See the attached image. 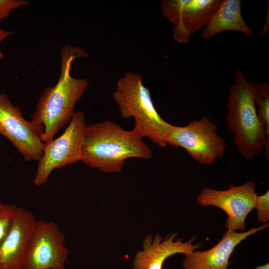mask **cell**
<instances>
[{
  "label": "cell",
  "mask_w": 269,
  "mask_h": 269,
  "mask_svg": "<svg viewBox=\"0 0 269 269\" xmlns=\"http://www.w3.org/2000/svg\"><path fill=\"white\" fill-rule=\"evenodd\" d=\"M60 56L59 78L54 86L47 87L42 92L31 120L41 132L43 143L52 140L70 121L77 102L89 86L87 78H75L71 75L74 60L88 57L87 52L80 47L66 45L63 47Z\"/></svg>",
  "instance_id": "cell-1"
},
{
  "label": "cell",
  "mask_w": 269,
  "mask_h": 269,
  "mask_svg": "<svg viewBox=\"0 0 269 269\" xmlns=\"http://www.w3.org/2000/svg\"><path fill=\"white\" fill-rule=\"evenodd\" d=\"M152 156L151 149L133 130L108 120L87 126L81 161L91 168L120 172L127 159Z\"/></svg>",
  "instance_id": "cell-2"
},
{
  "label": "cell",
  "mask_w": 269,
  "mask_h": 269,
  "mask_svg": "<svg viewBox=\"0 0 269 269\" xmlns=\"http://www.w3.org/2000/svg\"><path fill=\"white\" fill-rule=\"evenodd\" d=\"M255 98L253 82H248L237 68L227 97L226 119L236 147L248 161L260 155L263 148L266 159L269 157V133L258 116Z\"/></svg>",
  "instance_id": "cell-3"
},
{
  "label": "cell",
  "mask_w": 269,
  "mask_h": 269,
  "mask_svg": "<svg viewBox=\"0 0 269 269\" xmlns=\"http://www.w3.org/2000/svg\"><path fill=\"white\" fill-rule=\"evenodd\" d=\"M113 99L123 118L134 119L132 130L137 134L148 138L161 147L167 146L164 135L169 123L157 112L140 74L126 73L117 81Z\"/></svg>",
  "instance_id": "cell-4"
},
{
  "label": "cell",
  "mask_w": 269,
  "mask_h": 269,
  "mask_svg": "<svg viewBox=\"0 0 269 269\" xmlns=\"http://www.w3.org/2000/svg\"><path fill=\"white\" fill-rule=\"evenodd\" d=\"M217 130L215 123L203 116L184 126L169 124L164 138L167 144L185 149L199 163L210 165L224 156L226 147Z\"/></svg>",
  "instance_id": "cell-5"
},
{
  "label": "cell",
  "mask_w": 269,
  "mask_h": 269,
  "mask_svg": "<svg viewBox=\"0 0 269 269\" xmlns=\"http://www.w3.org/2000/svg\"><path fill=\"white\" fill-rule=\"evenodd\" d=\"M87 126L84 112H75L62 134L44 143L33 179L35 185L45 184L53 170L81 160Z\"/></svg>",
  "instance_id": "cell-6"
},
{
  "label": "cell",
  "mask_w": 269,
  "mask_h": 269,
  "mask_svg": "<svg viewBox=\"0 0 269 269\" xmlns=\"http://www.w3.org/2000/svg\"><path fill=\"white\" fill-rule=\"evenodd\" d=\"M65 238L52 221H36L31 234L23 269H65L69 250Z\"/></svg>",
  "instance_id": "cell-7"
},
{
  "label": "cell",
  "mask_w": 269,
  "mask_h": 269,
  "mask_svg": "<svg viewBox=\"0 0 269 269\" xmlns=\"http://www.w3.org/2000/svg\"><path fill=\"white\" fill-rule=\"evenodd\" d=\"M0 135L8 139L25 161L41 159L44 145L41 132L4 93H0Z\"/></svg>",
  "instance_id": "cell-8"
},
{
  "label": "cell",
  "mask_w": 269,
  "mask_h": 269,
  "mask_svg": "<svg viewBox=\"0 0 269 269\" xmlns=\"http://www.w3.org/2000/svg\"><path fill=\"white\" fill-rule=\"evenodd\" d=\"M254 182L247 181L236 186L230 184L225 190L204 187L196 197L202 207L214 206L224 211L227 215L225 227L228 230H245V220L254 209L258 196Z\"/></svg>",
  "instance_id": "cell-9"
},
{
  "label": "cell",
  "mask_w": 269,
  "mask_h": 269,
  "mask_svg": "<svg viewBox=\"0 0 269 269\" xmlns=\"http://www.w3.org/2000/svg\"><path fill=\"white\" fill-rule=\"evenodd\" d=\"M36 221L31 211L17 207L8 232L0 245V269H23Z\"/></svg>",
  "instance_id": "cell-10"
},
{
  "label": "cell",
  "mask_w": 269,
  "mask_h": 269,
  "mask_svg": "<svg viewBox=\"0 0 269 269\" xmlns=\"http://www.w3.org/2000/svg\"><path fill=\"white\" fill-rule=\"evenodd\" d=\"M178 233L174 232L162 238L160 234L154 237L147 235L142 243L143 249L135 254L133 263V269H162L164 261L176 254L184 255L201 248L200 243L193 244L196 237L193 236L187 242L174 240Z\"/></svg>",
  "instance_id": "cell-11"
},
{
  "label": "cell",
  "mask_w": 269,
  "mask_h": 269,
  "mask_svg": "<svg viewBox=\"0 0 269 269\" xmlns=\"http://www.w3.org/2000/svg\"><path fill=\"white\" fill-rule=\"evenodd\" d=\"M269 223L242 233L227 230L220 241L204 251L185 255L183 269H228L229 259L237 246L249 236L269 227Z\"/></svg>",
  "instance_id": "cell-12"
},
{
  "label": "cell",
  "mask_w": 269,
  "mask_h": 269,
  "mask_svg": "<svg viewBox=\"0 0 269 269\" xmlns=\"http://www.w3.org/2000/svg\"><path fill=\"white\" fill-rule=\"evenodd\" d=\"M220 2V0H189L172 29L173 39L179 43L188 42L195 32L207 24Z\"/></svg>",
  "instance_id": "cell-13"
},
{
  "label": "cell",
  "mask_w": 269,
  "mask_h": 269,
  "mask_svg": "<svg viewBox=\"0 0 269 269\" xmlns=\"http://www.w3.org/2000/svg\"><path fill=\"white\" fill-rule=\"evenodd\" d=\"M241 1L224 0L221 2L201 32V37L207 40L226 31H237L252 38L253 30L245 23L241 14Z\"/></svg>",
  "instance_id": "cell-14"
},
{
  "label": "cell",
  "mask_w": 269,
  "mask_h": 269,
  "mask_svg": "<svg viewBox=\"0 0 269 269\" xmlns=\"http://www.w3.org/2000/svg\"><path fill=\"white\" fill-rule=\"evenodd\" d=\"M255 90V104L258 106L257 114L261 121L269 133V86L267 83L253 82Z\"/></svg>",
  "instance_id": "cell-15"
},
{
  "label": "cell",
  "mask_w": 269,
  "mask_h": 269,
  "mask_svg": "<svg viewBox=\"0 0 269 269\" xmlns=\"http://www.w3.org/2000/svg\"><path fill=\"white\" fill-rule=\"evenodd\" d=\"M17 206L0 201V245L7 235Z\"/></svg>",
  "instance_id": "cell-16"
},
{
  "label": "cell",
  "mask_w": 269,
  "mask_h": 269,
  "mask_svg": "<svg viewBox=\"0 0 269 269\" xmlns=\"http://www.w3.org/2000/svg\"><path fill=\"white\" fill-rule=\"evenodd\" d=\"M257 209V216L259 222L264 224L269 220V191L257 196L254 206Z\"/></svg>",
  "instance_id": "cell-17"
},
{
  "label": "cell",
  "mask_w": 269,
  "mask_h": 269,
  "mask_svg": "<svg viewBox=\"0 0 269 269\" xmlns=\"http://www.w3.org/2000/svg\"><path fill=\"white\" fill-rule=\"evenodd\" d=\"M29 4L26 0H0V21L6 18L12 10Z\"/></svg>",
  "instance_id": "cell-18"
},
{
  "label": "cell",
  "mask_w": 269,
  "mask_h": 269,
  "mask_svg": "<svg viewBox=\"0 0 269 269\" xmlns=\"http://www.w3.org/2000/svg\"><path fill=\"white\" fill-rule=\"evenodd\" d=\"M12 32L11 31H8L5 29L0 28V59H2L3 58V53L1 50L0 45L3 41H4L7 37L11 35Z\"/></svg>",
  "instance_id": "cell-19"
},
{
  "label": "cell",
  "mask_w": 269,
  "mask_h": 269,
  "mask_svg": "<svg viewBox=\"0 0 269 269\" xmlns=\"http://www.w3.org/2000/svg\"><path fill=\"white\" fill-rule=\"evenodd\" d=\"M255 269H269V263H266L265 265L257 266Z\"/></svg>",
  "instance_id": "cell-20"
}]
</instances>
